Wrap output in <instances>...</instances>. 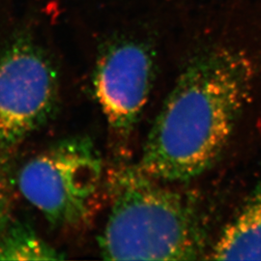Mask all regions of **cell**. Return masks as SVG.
I'll use <instances>...</instances> for the list:
<instances>
[{
    "mask_svg": "<svg viewBox=\"0 0 261 261\" xmlns=\"http://www.w3.org/2000/svg\"><path fill=\"white\" fill-rule=\"evenodd\" d=\"M103 174L101 155L88 137L59 140L20 168L21 196L56 227L87 222Z\"/></svg>",
    "mask_w": 261,
    "mask_h": 261,
    "instance_id": "3",
    "label": "cell"
},
{
    "mask_svg": "<svg viewBox=\"0 0 261 261\" xmlns=\"http://www.w3.org/2000/svg\"><path fill=\"white\" fill-rule=\"evenodd\" d=\"M152 177L138 166L118 172L112 205L98 237L107 260H196L211 248L196 197Z\"/></svg>",
    "mask_w": 261,
    "mask_h": 261,
    "instance_id": "2",
    "label": "cell"
},
{
    "mask_svg": "<svg viewBox=\"0 0 261 261\" xmlns=\"http://www.w3.org/2000/svg\"><path fill=\"white\" fill-rule=\"evenodd\" d=\"M56 67L28 36L0 48V150H11L47 123L58 103Z\"/></svg>",
    "mask_w": 261,
    "mask_h": 261,
    "instance_id": "4",
    "label": "cell"
},
{
    "mask_svg": "<svg viewBox=\"0 0 261 261\" xmlns=\"http://www.w3.org/2000/svg\"><path fill=\"white\" fill-rule=\"evenodd\" d=\"M154 81V59L140 44H116L99 57L93 73L94 94L116 141L130 140L149 101Z\"/></svg>",
    "mask_w": 261,
    "mask_h": 261,
    "instance_id": "5",
    "label": "cell"
},
{
    "mask_svg": "<svg viewBox=\"0 0 261 261\" xmlns=\"http://www.w3.org/2000/svg\"><path fill=\"white\" fill-rule=\"evenodd\" d=\"M61 253L32 230L13 228L0 238V260H56Z\"/></svg>",
    "mask_w": 261,
    "mask_h": 261,
    "instance_id": "7",
    "label": "cell"
},
{
    "mask_svg": "<svg viewBox=\"0 0 261 261\" xmlns=\"http://www.w3.org/2000/svg\"><path fill=\"white\" fill-rule=\"evenodd\" d=\"M254 68L243 53L217 48L178 76L144 142L138 167L167 183L199 177L220 160L249 103Z\"/></svg>",
    "mask_w": 261,
    "mask_h": 261,
    "instance_id": "1",
    "label": "cell"
},
{
    "mask_svg": "<svg viewBox=\"0 0 261 261\" xmlns=\"http://www.w3.org/2000/svg\"><path fill=\"white\" fill-rule=\"evenodd\" d=\"M206 259L261 260V177L240 211L211 245Z\"/></svg>",
    "mask_w": 261,
    "mask_h": 261,
    "instance_id": "6",
    "label": "cell"
}]
</instances>
